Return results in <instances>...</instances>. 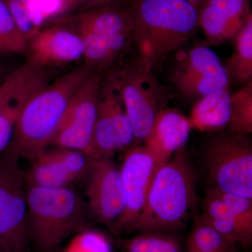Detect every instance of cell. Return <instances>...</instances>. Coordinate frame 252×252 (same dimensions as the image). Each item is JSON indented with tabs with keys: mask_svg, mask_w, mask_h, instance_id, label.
Instances as JSON below:
<instances>
[{
	"mask_svg": "<svg viewBox=\"0 0 252 252\" xmlns=\"http://www.w3.org/2000/svg\"><path fill=\"white\" fill-rule=\"evenodd\" d=\"M196 185V170L185 147L158 169L130 232L171 233L182 228L198 203Z\"/></svg>",
	"mask_w": 252,
	"mask_h": 252,
	"instance_id": "1",
	"label": "cell"
},
{
	"mask_svg": "<svg viewBox=\"0 0 252 252\" xmlns=\"http://www.w3.org/2000/svg\"><path fill=\"white\" fill-rule=\"evenodd\" d=\"M137 54L158 71L167 58L193 37L199 28V10L187 0H130L127 4Z\"/></svg>",
	"mask_w": 252,
	"mask_h": 252,
	"instance_id": "2",
	"label": "cell"
},
{
	"mask_svg": "<svg viewBox=\"0 0 252 252\" xmlns=\"http://www.w3.org/2000/svg\"><path fill=\"white\" fill-rule=\"evenodd\" d=\"M92 74L84 65L78 67L32 97L18 117L14 137L6 149L31 161L43 153L73 95Z\"/></svg>",
	"mask_w": 252,
	"mask_h": 252,
	"instance_id": "3",
	"label": "cell"
},
{
	"mask_svg": "<svg viewBox=\"0 0 252 252\" xmlns=\"http://www.w3.org/2000/svg\"><path fill=\"white\" fill-rule=\"evenodd\" d=\"M28 233L43 252H54L68 237L87 228L86 208L69 187L29 186L26 191Z\"/></svg>",
	"mask_w": 252,
	"mask_h": 252,
	"instance_id": "4",
	"label": "cell"
},
{
	"mask_svg": "<svg viewBox=\"0 0 252 252\" xmlns=\"http://www.w3.org/2000/svg\"><path fill=\"white\" fill-rule=\"evenodd\" d=\"M118 90L132 124L135 144H144L171 94L154 74L153 63L137 54L114 69Z\"/></svg>",
	"mask_w": 252,
	"mask_h": 252,
	"instance_id": "5",
	"label": "cell"
},
{
	"mask_svg": "<svg viewBox=\"0 0 252 252\" xmlns=\"http://www.w3.org/2000/svg\"><path fill=\"white\" fill-rule=\"evenodd\" d=\"M203 159L210 188L252 198V145L248 135L216 132L205 142Z\"/></svg>",
	"mask_w": 252,
	"mask_h": 252,
	"instance_id": "6",
	"label": "cell"
},
{
	"mask_svg": "<svg viewBox=\"0 0 252 252\" xmlns=\"http://www.w3.org/2000/svg\"><path fill=\"white\" fill-rule=\"evenodd\" d=\"M19 158L6 149L0 155V245L6 252H27L28 208Z\"/></svg>",
	"mask_w": 252,
	"mask_h": 252,
	"instance_id": "7",
	"label": "cell"
},
{
	"mask_svg": "<svg viewBox=\"0 0 252 252\" xmlns=\"http://www.w3.org/2000/svg\"><path fill=\"white\" fill-rule=\"evenodd\" d=\"M167 80L181 97L194 102L230 84L218 55L205 45H197L187 52L179 53Z\"/></svg>",
	"mask_w": 252,
	"mask_h": 252,
	"instance_id": "8",
	"label": "cell"
},
{
	"mask_svg": "<svg viewBox=\"0 0 252 252\" xmlns=\"http://www.w3.org/2000/svg\"><path fill=\"white\" fill-rule=\"evenodd\" d=\"M135 144L133 128L112 71L104 76L99 91L93 137L94 157H112Z\"/></svg>",
	"mask_w": 252,
	"mask_h": 252,
	"instance_id": "9",
	"label": "cell"
},
{
	"mask_svg": "<svg viewBox=\"0 0 252 252\" xmlns=\"http://www.w3.org/2000/svg\"><path fill=\"white\" fill-rule=\"evenodd\" d=\"M103 77L93 73L78 89L68 104L50 144L94 157L93 137Z\"/></svg>",
	"mask_w": 252,
	"mask_h": 252,
	"instance_id": "10",
	"label": "cell"
},
{
	"mask_svg": "<svg viewBox=\"0 0 252 252\" xmlns=\"http://www.w3.org/2000/svg\"><path fill=\"white\" fill-rule=\"evenodd\" d=\"M165 162L146 144L127 150L120 168L125 206L119 220L110 227L113 233L130 232L143 210L154 175Z\"/></svg>",
	"mask_w": 252,
	"mask_h": 252,
	"instance_id": "11",
	"label": "cell"
},
{
	"mask_svg": "<svg viewBox=\"0 0 252 252\" xmlns=\"http://www.w3.org/2000/svg\"><path fill=\"white\" fill-rule=\"evenodd\" d=\"M86 178V195L91 213L110 228L125 206L120 168L112 157H94Z\"/></svg>",
	"mask_w": 252,
	"mask_h": 252,
	"instance_id": "12",
	"label": "cell"
},
{
	"mask_svg": "<svg viewBox=\"0 0 252 252\" xmlns=\"http://www.w3.org/2000/svg\"><path fill=\"white\" fill-rule=\"evenodd\" d=\"M79 28L98 36L119 67L129 54H137L133 21L127 6L94 7L81 15Z\"/></svg>",
	"mask_w": 252,
	"mask_h": 252,
	"instance_id": "13",
	"label": "cell"
},
{
	"mask_svg": "<svg viewBox=\"0 0 252 252\" xmlns=\"http://www.w3.org/2000/svg\"><path fill=\"white\" fill-rule=\"evenodd\" d=\"M250 0H206L199 10V23L210 44L230 39L252 16Z\"/></svg>",
	"mask_w": 252,
	"mask_h": 252,
	"instance_id": "14",
	"label": "cell"
},
{
	"mask_svg": "<svg viewBox=\"0 0 252 252\" xmlns=\"http://www.w3.org/2000/svg\"><path fill=\"white\" fill-rule=\"evenodd\" d=\"M31 58L46 67L82 59L84 43L79 34L61 28H51L37 32L31 39Z\"/></svg>",
	"mask_w": 252,
	"mask_h": 252,
	"instance_id": "15",
	"label": "cell"
},
{
	"mask_svg": "<svg viewBox=\"0 0 252 252\" xmlns=\"http://www.w3.org/2000/svg\"><path fill=\"white\" fill-rule=\"evenodd\" d=\"M191 129L189 118L177 109L165 107L158 114L144 144L166 162L186 147Z\"/></svg>",
	"mask_w": 252,
	"mask_h": 252,
	"instance_id": "16",
	"label": "cell"
},
{
	"mask_svg": "<svg viewBox=\"0 0 252 252\" xmlns=\"http://www.w3.org/2000/svg\"><path fill=\"white\" fill-rule=\"evenodd\" d=\"M231 112L230 86L204 96L194 103L189 118L191 128L216 132L228 126Z\"/></svg>",
	"mask_w": 252,
	"mask_h": 252,
	"instance_id": "17",
	"label": "cell"
},
{
	"mask_svg": "<svg viewBox=\"0 0 252 252\" xmlns=\"http://www.w3.org/2000/svg\"><path fill=\"white\" fill-rule=\"evenodd\" d=\"M48 81L46 67L29 59L5 78L0 85V112L26 91L45 87Z\"/></svg>",
	"mask_w": 252,
	"mask_h": 252,
	"instance_id": "18",
	"label": "cell"
},
{
	"mask_svg": "<svg viewBox=\"0 0 252 252\" xmlns=\"http://www.w3.org/2000/svg\"><path fill=\"white\" fill-rule=\"evenodd\" d=\"M233 39L234 50L224 67L230 83L245 85L252 80V16Z\"/></svg>",
	"mask_w": 252,
	"mask_h": 252,
	"instance_id": "19",
	"label": "cell"
},
{
	"mask_svg": "<svg viewBox=\"0 0 252 252\" xmlns=\"http://www.w3.org/2000/svg\"><path fill=\"white\" fill-rule=\"evenodd\" d=\"M32 162L31 169L26 176L31 187L66 188L75 182L52 152L44 151Z\"/></svg>",
	"mask_w": 252,
	"mask_h": 252,
	"instance_id": "20",
	"label": "cell"
},
{
	"mask_svg": "<svg viewBox=\"0 0 252 252\" xmlns=\"http://www.w3.org/2000/svg\"><path fill=\"white\" fill-rule=\"evenodd\" d=\"M237 247L238 244L198 217L187 239L186 252H237Z\"/></svg>",
	"mask_w": 252,
	"mask_h": 252,
	"instance_id": "21",
	"label": "cell"
},
{
	"mask_svg": "<svg viewBox=\"0 0 252 252\" xmlns=\"http://www.w3.org/2000/svg\"><path fill=\"white\" fill-rule=\"evenodd\" d=\"M122 252H183L180 239L166 233H142L118 240Z\"/></svg>",
	"mask_w": 252,
	"mask_h": 252,
	"instance_id": "22",
	"label": "cell"
},
{
	"mask_svg": "<svg viewBox=\"0 0 252 252\" xmlns=\"http://www.w3.org/2000/svg\"><path fill=\"white\" fill-rule=\"evenodd\" d=\"M228 131L248 135L252 132V80L231 94Z\"/></svg>",
	"mask_w": 252,
	"mask_h": 252,
	"instance_id": "23",
	"label": "cell"
},
{
	"mask_svg": "<svg viewBox=\"0 0 252 252\" xmlns=\"http://www.w3.org/2000/svg\"><path fill=\"white\" fill-rule=\"evenodd\" d=\"M44 88L26 91L0 112V155L6 150L13 140L16 123L23 109L31 97Z\"/></svg>",
	"mask_w": 252,
	"mask_h": 252,
	"instance_id": "24",
	"label": "cell"
},
{
	"mask_svg": "<svg viewBox=\"0 0 252 252\" xmlns=\"http://www.w3.org/2000/svg\"><path fill=\"white\" fill-rule=\"evenodd\" d=\"M27 40L16 26L4 0H0V51L23 52Z\"/></svg>",
	"mask_w": 252,
	"mask_h": 252,
	"instance_id": "25",
	"label": "cell"
},
{
	"mask_svg": "<svg viewBox=\"0 0 252 252\" xmlns=\"http://www.w3.org/2000/svg\"><path fill=\"white\" fill-rule=\"evenodd\" d=\"M64 252H112V248L103 233L86 228L77 233Z\"/></svg>",
	"mask_w": 252,
	"mask_h": 252,
	"instance_id": "26",
	"label": "cell"
},
{
	"mask_svg": "<svg viewBox=\"0 0 252 252\" xmlns=\"http://www.w3.org/2000/svg\"><path fill=\"white\" fill-rule=\"evenodd\" d=\"M52 153L74 181L86 177L94 157L79 151L60 147Z\"/></svg>",
	"mask_w": 252,
	"mask_h": 252,
	"instance_id": "27",
	"label": "cell"
},
{
	"mask_svg": "<svg viewBox=\"0 0 252 252\" xmlns=\"http://www.w3.org/2000/svg\"><path fill=\"white\" fill-rule=\"evenodd\" d=\"M12 15L15 23L26 40L31 39L36 33L38 27L32 14V0H4Z\"/></svg>",
	"mask_w": 252,
	"mask_h": 252,
	"instance_id": "28",
	"label": "cell"
},
{
	"mask_svg": "<svg viewBox=\"0 0 252 252\" xmlns=\"http://www.w3.org/2000/svg\"><path fill=\"white\" fill-rule=\"evenodd\" d=\"M211 189L215 190L217 195L224 202L235 216L247 225L252 227V198Z\"/></svg>",
	"mask_w": 252,
	"mask_h": 252,
	"instance_id": "29",
	"label": "cell"
},
{
	"mask_svg": "<svg viewBox=\"0 0 252 252\" xmlns=\"http://www.w3.org/2000/svg\"><path fill=\"white\" fill-rule=\"evenodd\" d=\"M43 13L56 12L62 5V0H38Z\"/></svg>",
	"mask_w": 252,
	"mask_h": 252,
	"instance_id": "30",
	"label": "cell"
},
{
	"mask_svg": "<svg viewBox=\"0 0 252 252\" xmlns=\"http://www.w3.org/2000/svg\"><path fill=\"white\" fill-rule=\"evenodd\" d=\"M130 0H95L93 7H98V6H113V5H119V3H127Z\"/></svg>",
	"mask_w": 252,
	"mask_h": 252,
	"instance_id": "31",
	"label": "cell"
},
{
	"mask_svg": "<svg viewBox=\"0 0 252 252\" xmlns=\"http://www.w3.org/2000/svg\"><path fill=\"white\" fill-rule=\"evenodd\" d=\"M189 2L191 3L194 6H196L199 9V7H200L202 4L205 2L206 0H187Z\"/></svg>",
	"mask_w": 252,
	"mask_h": 252,
	"instance_id": "32",
	"label": "cell"
},
{
	"mask_svg": "<svg viewBox=\"0 0 252 252\" xmlns=\"http://www.w3.org/2000/svg\"><path fill=\"white\" fill-rule=\"evenodd\" d=\"M4 67L3 66V64L0 63V85H1V83L4 81V79H2V78L4 77Z\"/></svg>",
	"mask_w": 252,
	"mask_h": 252,
	"instance_id": "33",
	"label": "cell"
},
{
	"mask_svg": "<svg viewBox=\"0 0 252 252\" xmlns=\"http://www.w3.org/2000/svg\"><path fill=\"white\" fill-rule=\"evenodd\" d=\"M77 1H81V2L87 3V4H90L91 6L94 4L95 0H77Z\"/></svg>",
	"mask_w": 252,
	"mask_h": 252,
	"instance_id": "34",
	"label": "cell"
},
{
	"mask_svg": "<svg viewBox=\"0 0 252 252\" xmlns=\"http://www.w3.org/2000/svg\"><path fill=\"white\" fill-rule=\"evenodd\" d=\"M0 252H6L5 251V250L4 248H3V247L1 246V245H0Z\"/></svg>",
	"mask_w": 252,
	"mask_h": 252,
	"instance_id": "35",
	"label": "cell"
}]
</instances>
